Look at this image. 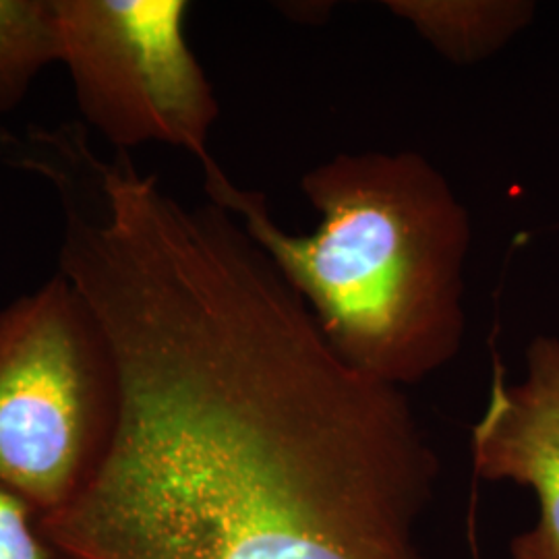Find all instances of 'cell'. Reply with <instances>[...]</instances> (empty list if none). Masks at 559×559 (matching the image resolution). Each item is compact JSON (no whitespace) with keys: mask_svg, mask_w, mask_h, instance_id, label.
<instances>
[{"mask_svg":"<svg viewBox=\"0 0 559 559\" xmlns=\"http://www.w3.org/2000/svg\"><path fill=\"white\" fill-rule=\"evenodd\" d=\"M46 182L60 274L117 369L100 464L38 520L67 559H425L438 456L402 388L353 369L216 203L80 145Z\"/></svg>","mask_w":559,"mask_h":559,"instance_id":"obj_1","label":"cell"},{"mask_svg":"<svg viewBox=\"0 0 559 559\" xmlns=\"http://www.w3.org/2000/svg\"><path fill=\"white\" fill-rule=\"evenodd\" d=\"M300 189L321 216L311 235L280 228L265 195L222 168L205 175L210 201L240 222L353 369L402 388L454 359L471 221L440 170L417 152L340 154Z\"/></svg>","mask_w":559,"mask_h":559,"instance_id":"obj_2","label":"cell"},{"mask_svg":"<svg viewBox=\"0 0 559 559\" xmlns=\"http://www.w3.org/2000/svg\"><path fill=\"white\" fill-rule=\"evenodd\" d=\"M117 400L108 340L60 272L0 311V485L38 520L73 500L100 464Z\"/></svg>","mask_w":559,"mask_h":559,"instance_id":"obj_3","label":"cell"},{"mask_svg":"<svg viewBox=\"0 0 559 559\" xmlns=\"http://www.w3.org/2000/svg\"><path fill=\"white\" fill-rule=\"evenodd\" d=\"M59 62L81 117L115 152L143 143L187 150L218 170L207 150L218 119L214 90L193 55L185 0H55Z\"/></svg>","mask_w":559,"mask_h":559,"instance_id":"obj_4","label":"cell"},{"mask_svg":"<svg viewBox=\"0 0 559 559\" xmlns=\"http://www.w3.org/2000/svg\"><path fill=\"white\" fill-rule=\"evenodd\" d=\"M473 471L483 480L528 487L537 524L510 545L512 559H559V338L537 336L526 348V376L510 383L500 357L487 406L471 431Z\"/></svg>","mask_w":559,"mask_h":559,"instance_id":"obj_5","label":"cell"},{"mask_svg":"<svg viewBox=\"0 0 559 559\" xmlns=\"http://www.w3.org/2000/svg\"><path fill=\"white\" fill-rule=\"evenodd\" d=\"M385 7L459 64L500 52L528 27L537 11L528 0H388Z\"/></svg>","mask_w":559,"mask_h":559,"instance_id":"obj_6","label":"cell"},{"mask_svg":"<svg viewBox=\"0 0 559 559\" xmlns=\"http://www.w3.org/2000/svg\"><path fill=\"white\" fill-rule=\"evenodd\" d=\"M57 60L55 0H0V112L20 106L41 69Z\"/></svg>","mask_w":559,"mask_h":559,"instance_id":"obj_7","label":"cell"},{"mask_svg":"<svg viewBox=\"0 0 559 559\" xmlns=\"http://www.w3.org/2000/svg\"><path fill=\"white\" fill-rule=\"evenodd\" d=\"M0 559H50L32 506L0 485Z\"/></svg>","mask_w":559,"mask_h":559,"instance_id":"obj_8","label":"cell"},{"mask_svg":"<svg viewBox=\"0 0 559 559\" xmlns=\"http://www.w3.org/2000/svg\"><path fill=\"white\" fill-rule=\"evenodd\" d=\"M69 129H83V127H69ZM69 129H60V131H57V133H52V135H50V138H55V135H59V133H62V131H69ZM83 131H85V129H83ZM50 138H46V140L41 141L40 145H38V147H36V150H34V154H32V158H34V156H36V152H38V150H40L41 145H44V143H46V141L50 140ZM32 158H29V160H27V173H29V162H32Z\"/></svg>","mask_w":559,"mask_h":559,"instance_id":"obj_9","label":"cell"}]
</instances>
